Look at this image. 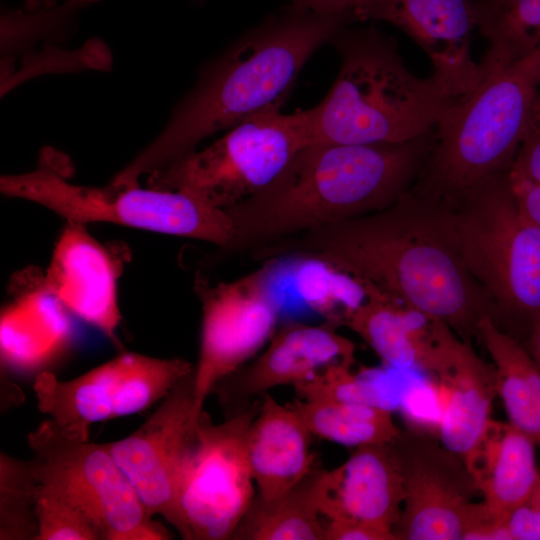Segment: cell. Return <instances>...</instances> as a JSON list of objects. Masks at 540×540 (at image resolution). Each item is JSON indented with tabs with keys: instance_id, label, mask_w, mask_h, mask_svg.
<instances>
[{
	"instance_id": "cell-12",
	"label": "cell",
	"mask_w": 540,
	"mask_h": 540,
	"mask_svg": "<svg viewBox=\"0 0 540 540\" xmlns=\"http://www.w3.org/2000/svg\"><path fill=\"white\" fill-rule=\"evenodd\" d=\"M193 370L181 358L125 352L68 381L39 372L34 392L39 410L66 435L87 440L92 424L143 411Z\"/></svg>"
},
{
	"instance_id": "cell-7",
	"label": "cell",
	"mask_w": 540,
	"mask_h": 540,
	"mask_svg": "<svg viewBox=\"0 0 540 540\" xmlns=\"http://www.w3.org/2000/svg\"><path fill=\"white\" fill-rule=\"evenodd\" d=\"M46 151L35 169L0 178L9 197L37 203L66 221L113 223L146 231L191 238L226 249L234 224L225 210L174 190L141 187L138 182L103 187L72 183L68 170Z\"/></svg>"
},
{
	"instance_id": "cell-11",
	"label": "cell",
	"mask_w": 540,
	"mask_h": 540,
	"mask_svg": "<svg viewBox=\"0 0 540 540\" xmlns=\"http://www.w3.org/2000/svg\"><path fill=\"white\" fill-rule=\"evenodd\" d=\"M238 279L211 284L197 273L194 290L201 302L199 359L194 368L192 422L196 427L204 404L217 384L237 371L277 329L280 305L273 294L279 259Z\"/></svg>"
},
{
	"instance_id": "cell-19",
	"label": "cell",
	"mask_w": 540,
	"mask_h": 540,
	"mask_svg": "<svg viewBox=\"0 0 540 540\" xmlns=\"http://www.w3.org/2000/svg\"><path fill=\"white\" fill-rule=\"evenodd\" d=\"M431 375L442 396L436 435L465 462L492 420L497 397L495 367L453 333Z\"/></svg>"
},
{
	"instance_id": "cell-35",
	"label": "cell",
	"mask_w": 540,
	"mask_h": 540,
	"mask_svg": "<svg viewBox=\"0 0 540 540\" xmlns=\"http://www.w3.org/2000/svg\"><path fill=\"white\" fill-rule=\"evenodd\" d=\"M325 540H397L393 532L354 520H328Z\"/></svg>"
},
{
	"instance_id": "cell-13",
	"label": "cell",
	"mask_w": 540,
	"mask_h": 540,
	"mask_svg": "<svg viewBox=\"0 0 540 540\" xmlns=\"http://www.w3.org/2000/svg\"><path fill=\"white\" fill-rule=\"evenodd\" d=\"M405 498L393 529L398 540L462 539L473 500L480 494L461 457L436 434L408 428L390 442Z\"/></svg>"
},
{
	"instance_id": "cell-1",
	"label": "cell",
	"mask_w": 540,
	"mask_h": 540,
	"mask_svg": "<svg viewBox=\"0 0 540 540\" xmlns=\"http://www.w3.org/2000/svg\"><path fill=\"white\" fill-rule=\"evenodd\" d=\"M255 260L316 259L442 321L463 341L495 310L467 270L453 208L412 188L389 207L262 246Z\"/></svg>"
},
{
	"instance_id": "cell-25",
	"label": "cell",
	"mask_w": 540,
	"mask_h": 540,
	"mask_svg": "<svg viewBox=\"0 0 540 540\" xmlns=\"http://www.w3.org/2000/svg\"><path fill=\"white\" fill-rule=\"evenodd\" d=\"M325 470L314 468L285 493L263 500L255 496L232 539L325 540L320 516Z\"/></svg>"
},
{
	"instance_id": "cell-21",
	"label": "cell",
	"mask_w": 540,
	"mask_h": 540,
	"mask_svg": "<svg viewBox=\"0 0 540 540\" xmlns=\"http://www.w3.org/2000/svg\"><path fill=\"white\" fill-rule=\"evenodd\" d=\"M15 298L1 313L2 361L20 371H44L72 338L69 312L41 284V273L21 277Z\"/></svg>"
},
{
	"instance_id": "cell-30",
	"label": "cell",
	"mask_w": 540,
	"mask_h": 540,
	"mask_svg": "<svg viewBox=\"0 0 540 540\" xmlns=\"http://www.w3.org/2000/svg\"><path fill=\"white\" fill-rule=\"evenodd\" d=\"M37 480L29 461L0 458V538L36 539Z\"/></svg>"
},
{
	"instance_id": "cell-15",
	"label": "cell",
	"mask_w": 540,
	"mask_h": 540,
	"mask_svg": "<svg viewBox=\"0 0 540 540\" xmlns=\"http://www.w3.org/2000/svg\"><path fill=\"white\" fill-rule=\"evenodd\" d=\"M66 222L41 274V284L70 314L119 345L118 281L125 256L118 255L116 246L97 241L87 231V224Z\"/></svg>"
},
{
	"instance_id": "cell-33",
	"label": "cell",
	"mask_w": 540,
	"mask_h": 540,
	"mask_svg": "<svg viewBox=\"0 0 540 540\" xmlns=\"http://www.w3.org/2000/svg\"><path fill=\"white\" fill-rule=\"evenodd\" d=\"M512 540H540V475L526 499L507 517Z\"/></svg>"
},
{
	"instance_id": "cell-29",
	"label": "cell",
	"mask_w": 540,
	"mask_h": 540,
	"mask_svg": "<svg viewBox=\"0 0 540 540\" xmlns=\"http://www.w3.org/2000/svg\"><path fill=\"white\" fill-rule=\"evenodd\" d=\"M296 289L305 304L325 322L338 327L365 299L363 286L351 275L316 259H297Z\"/></svg>"
},
{
	"instance_id": "cell-23",
	"label": "cell",
	"mask_w": 540,
	"mask_h": 540,
	"mask_svg": "<svg viewBox=\"0 0 540 540\" xmlns=\"http://www.w3.org/2000/svg\"><path fill=\"white\" fill-rule=\"evenodd\" d=\"M536 447L509 422L492 419L465 460L483 504L496 519L506 523L536 484Z\"/></svg>"
},
{
	"instance_id": "cell-6",
	"label": "cell",
	"mask_w": 540,
	"mask_h": 540,
	"mask_svg": "<svg viewBox=\"0 0 540 540\" xmlns=\"http://www.w3.org/2000/svg\"><path fill=\"white\" fill-rule=\"evenodd\" d=\"M508 171L452 208L467 270L492 303L494 323L519 340L540 316V226L521 213Z\"/></svg>"
},
{
	"instance_id": "cell-10",
	"label": "cell",
	"mask_w": 540,
	"mask_h": 540,
	"mask_svg": "<svg viewBox=\"0 0 540 540\" xmlns=\"http://www.w3.org/2000/svg\"><path fill=\"white\" fill-rule=\"evenodd\" d=\"M258 409L243 410L218 424L202 412L180 479L183 539H232L250 508L256 486L246 438Z\"/></svg>"
},
{
	"instance_id": "cell-27",
	"label": "cell",
	"mask_w": 540,
	"mask_h": 540,
	"mask_svg": "<svg viewBox=\"0 0 540 540\" xmlns=\"http://www.w3.org/2000/svg\"><path fill=\"white\" fill-rule=\"evenodd\" d=\"M289 405L312 435L349 447L388 443L401 431L391 411L376 406L304 399Z\"/></svg>"
},
{
	"instance_id": "cell-28",
	"label": "cell",
	"mask_w": 540,
	"mask_h": 540,
	"mask_svg": "<svg viewBox=\"0 0 540 540\" xmlns=\"http://www.w3.org/2000/svg\"><path fill=\"white\" fill-rule=\"evenodd\" d=\"M350 363H334L310 379L296 384L300 399L359 403L391 411L399 407L408 381L396 385L389 373L376 370L354 372Z\"/></svg>"
},
{
	"instance_id": "cell-39",
	"label": "cell",
	"mask_w": 540,
	"mask_h": 540,
	"mask_svg": "<svg viewBox=\"0 0 540 540\" xmlns=\"http://www.w3.org/2000/svg\"><path fill=\"white\" fill-rule=\"evenodd\" d=\"M201 1H204V0H201Z\"/></svg>"
},
{
	"instance_id": "cell-9",
	"label": "cell",
	"mask_w": 540,
	"mask_h": 540,
	"mask_svg": "<svg viewBox=\"0 0 540 540\" xmlns=\"http://www.w3.org/2000/svg\"><path fill=\"white\" fill-rule=\"evenodd\" d=\"M28 444L37 481L54 487L76 506L101 540L171 538L147 512L108 443L70 437L49 418L28 435Z\"/></svg>"
},
{
	"instance_id": "cell-26",
	"label": "cell",
	"mask_w": 540,
	"mask_h": 540,
	"mask_svg": "<svg viewBox=\"0 0 540 540\" xmlns=\"http://www.w3.org/2000/svg\"><path fill=\"white\" fill-rule=\"evenodd\" d=\"M472 6L489 44L481 79L540 50V0H472Z\"/></svg>"
},
{
	"instance_id": "cell-37",
	"label": "cell",
	"mask_w": 540,
	"mask_h": 540,
	"mask_svg": "<svg viewBox=\"0 0 540 540\" xmlns=\"http://www.w3.org/2000/svg\"><path fill=\"white\" fill-rule=\"evenodd\" d=\"M290 4L322 14H344L354 21L353 8L358 0H289Z\"/></svg>"
},
{
	"instance_id": "cell-8",
	"label": "cell",
	"mask_w": 540,
	"mask_h": 540,
	"mask_svg": "<svg viewBox=\"0 0 540 540\" xmlns=\"http://www.w3.org/2000/svg\"><path fill=\"white\" fill-rule=\"evenodd\" d=\"M311 143L308 110L287 115L278 107L267 109L208 147L149 174L146 185L180 191L226 211L264 189Z\"/></svg>"
},
{
	"instance_id": "cell-20",
	"label": "cell",
	"mask_w": 540,
	"mask_h": 540,
	"mask_svg": "<svg viewBox=\"0 0 540 540\" xmlns=\"http://www.w3.org/2000/svg\"><path fill=\"white\" fill-rule=\"evenodd\" d=\"M365 299L344 321L394 369L434 370L450 329L440 320L411 310L369 283Z\"/></svg>"
},
{
	"instance_id": "cell-38",
	"label": "cell",
	"mask_w": 540,
	"mask_h": 540,
	"mask_svg": "<svg viewBox=\"0 0 540 540\" xmlns=\"http://www.w3.org/2000/svg\"><path fill=\"white\" fill-rule=\"evenodd\" d=\"M529 354L540 367V316L533 324L526 343H523Z\"/></svg>"
},
{
	"instance_id": "cell-5",
	"label": "cell",
	"mask_w": 540,
	"mask_h": 540,
	"mask_svg": "<svg viewBox=\"0 0 540 540\" xmlns=\"http://www.w3.org/2000/svg\"><path fill=\"white\" fill-rule=\"evenodd\" d=\"M540 93V50L481 79L434 130L412 186L454 205L514 161Z\"/></svg>"
},
{
	"instance_id": "cell-2",
	"label": "cell",
	"mask_w": 540,
	"mask_h": 540,
	"mask_svg": "<svg viewBox=\"0 0 540 540\" xmlns=\"http://www.w3.org/2000/svg\"><path fill=\"white\" fill-rule=\"evenodd\" d=\"M352 22L349 15L292 4L270 14L202 69L162 131L112 181L138 182L194 151L203 139L280 108L310 56Z\"/></svg>"
},
{
	"instance_id": "cell-3",
	"label": "cell",
	"mask_w": 540,
	"mask_h": 540,
	"mask_svg": "<svg viewBox=\"0 0 540 540\" xmlns=\"http://www.w3.org/2000/svg\"><path fill=\"white\" fill-rule=\"evenodd\" d=\"M434 131L377 144H311L264 189L226 210L234 237L225 256L392 205L416 182Z\"/></svg>"
},
{
	"instance_id": "cell-31",
	"label": "cell",
	"mask_w": 540,
	"mask_h": 540,
	"mask_svg": "<svg viewBox=\"0 0 540 540\" xmlns=\"http://www.w3.org/2000/svg\"><path fill=\"white\" fill-rule=\"evenodd\" d=\"M37 483L35 511L38 533L36 540L101 539L87 517L58 490L48 484L38 481Z\"/></svg>"
},
{
	"instance_id": "cell-17",
	"label": "cell",
	"mask_w": 540,
	"mask_h": 540,
	"mask_svg": "<svg viewBox=\"0 0 540 540\" xmlns=\"http://www.w3.org/2000/svg\"><path fill=\"white\" fill-rule=\"evenodd\" d=\"M336 329L327 322L282 325L258 358L217 384L219 399L226 406H237L274 387H294L331 364H354V343Z\"/></svg>"
},
{
	"instance_id": "cell-24",
	"label": "cell",
	"mask_w": 540,
	"mask_h": 540,
	"mask_svg": "<svg viewBox=\"0 0 540 540\" xmlns=\"http://www.w3.org/2000/svg\"><path fill=\"white\" fill-rule=\"evenodd\" d=\"M477 340L495 367L497 396L508 422L540 447V367L524 344L500 329L490 316L479 323Z\"/></svg>"
},
{
	"instance_id": "cell-4",
	"label": "cell",
	"mask_w": 540,
	"mask_h": 540,
	"mask_svg": "<svg viewBox=\"0 0 540 540\" xmlns=\"http://www.w3.org/2000/svg\"><path fill=\"white\" fill-rule=\"evenodd\" d=\"M329 43L340 56V67L327 95L307 109L311 144L414 140L432 133L463 96L433 73L414 75L396 41L374 26H345Z\"/></svg>"
},
{
	"instance_id": "cell-36",
	"label": "cell",
	"mask_w": 540,
	"mask_h": 540,
	"mask_svg": "<svg viewBox=\"0 0 540 540\" xmlns=\"http://www.w3.org/2000/svg\"><path fill=\"white\" fill-rule=\"evenodd\" d=\"M509 181L521 213L540 226V183L510 177Z\"/></svg>"
},
{
	"instance_id": "cell-14",
	"label": "cell",
	"mask_w": 540,
	"mask_h": 540,
	"mask_svg": "<svg viewBox=\"0 0 540 540\" xmlns=\"http://www.w3.org/2000/svg\"><path fill=\"white\" fill-rule=\"evenodd\" d=\"M194 370L162 400L129 436L108 443L150 516L160 515L181 535L179 487L184 462L195 439L192 422Z\"/></svg>"
},
{
	"instance_id": "cell-32",
	"label": "cell",
	"mask_w": 540,
	"mask_h": 540,
	"mask_svg": "<svg viewBox=\"0 0 540 540\" xmlns=\"http://www.w3.org/2000/svg\"><path fill=\"white\" fill-rule=\"evenodd\" d=\"M508 175L540 183V93Z\"/></svg>"
},
{
	"instance_id": "cell-22",
	"label": "cell",
	"mask_w": 540,
	"mask_h": 540,
	"mask_svg": "<svg viewBox=\"0 0 540 540\" xmlns=\"http://www.w3.org/2000/svg\"><path fill=\"white\" fill-rule=\"evenodd\" d=\"M309 432L297 412L268 393L247 431V451L256 496L273 499L298 484L314 468Z\"/></svg>"
},
{
	"instance_id": "cell-34",
	"label": "cell",
	"mask_w": 540,
	"mask_h": 540,
	"mask_svg": "<svg viewBox=\"0 0 540 540\" xmlns=\"http://www.w3.org/2000/svg\"><path fill=\"white\" fill-rule=\"evenodd\" d=\"M462 539L512 540L506 523L496 519L483 502L472 504Z\"/></svg>"
},
{
	"instance_id": "cell-18",
	"label": "cell",
	"mask_w": 540,
	"mask_h": 540,
	"mask_svg": "<svg viewBox=\"0 0 540 540\" xmlns=\"http://www.w3.org/2000/svg\"><path fill=\"white\" fill-rule=\"evenodd\" d=\"M405 498L390 442L354 447L348 459L325 470L320 512L327 520H354L393 532Z\"/></svg>"
},
{
	"instance_id": "cell-16",
	"label": "cell",
	"mask_w": 540,
	"mask_h": 540,
	"mask_svg": "<svg viewBox=\"0 0 540 540\" xmlns=\"http://www.w3.org/2000/svg\"><path fill=\"white\" fill-rule=\"evenodd\" d=\"M356 21L379 20L395 25L427 54L433 74L464 95L481 80L471 56L476 27L472 0H358Z\"/></svg>"
}]
</instances>
